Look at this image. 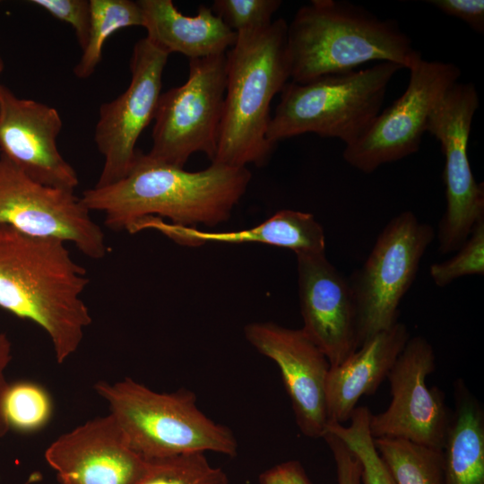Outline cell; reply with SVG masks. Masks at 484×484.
<instances>
[{"label": "cell", "instance_id": "cell-18", "mask_svg": "<svg viewBox=\"0 0 484 484\" xmlns=\"http://www.w3.org/2000/svg\"><path fill=\"white\" fill-rule=\"evenodd\" d=\"M152 229L174 242L198 246L208 242L260 243L290 249L298 254L324 253L325 236L322 225L309 212L294 210L277 212L265 221L241 230L208 231L168 222L157 216H147L131 224L130 234Z\"/></svg>", "mask_w": 484, "mask_h": 484}, {"label": "cell", "instance_id": "cell-4", "mask_svg": "<svg viewBox=\"0 0 484 484\" xmlns=\"http://www.w3.org/2000/svg\"><path fill=\"white\" fill-rule=\"evenodd\" d=\"M291 82L353 71L371 61L411 69L421 58L394 20H382L346 1L312 0L287 29Z\"/></svg>", "mask_w": 484, "mask_h": 484}, {"label": "cell", "instance_id": "cell-13", "mask_svg": "<svg viewBox=\"0 0 484 484\" xmlns=\"http://www.w3.org/2000/svg\"><path fill=\"white\" fill-rule=\"evenodd\" d=\"M435 352L422 336L410 337L387 379L391 402L385 411L369 418L374 438L401 437L443 448L451 413L445 394L429 388L427 377L435 370Z\"/></svg>", "mask_w": 484, "mask_h": 484}, {"label": "cell", "instance_id": "cell-3", "mask_svg": "<svg viewBox=\"0 0 484 484\" xmlns=\"http://www.w3.org/2000/svg\"><path fill=\"white\" fill-rule=\"evenodd\" d=\"M287 29L280 18L268 26L238 32L226 52V91L212 162L246 168L269 160L275 147L267 139L271 102L290 78Z\"/></svg>", "mask_w": 484, "mask_h": 484}, {"label": "cell", "instance_id": "cell-29", "mask_svg": "<svg viewBox=\"0 0 484 484\" xmlns=\"http://www.w3.org/2000/svg\"><path fill=\"white\" fill-rule=\"evenodd\" d=\"M31 4L73 29L82 50L89 36L91 4L88 0H32Z\"/></svg>", "mask_w": 484, "mask_h": 484}, {"label": "cell", "instance_id": "cell-1", "mask_svg": "<svg viewBox=\"0 0 484 484\" xmlns=\"http://www.w3.org/2000/svg\"><path fill=\"white\" fill-rule=\"evenodd\" d=\"M250 180L247 168L212 162L190 172L138 152L123 178L85 190L81 200L91 212H104L106 225L114 230H126L147 216L165 217L184 227H212L229 219Z\"/></svg>", "mask_w": 484, "mask_h": 484}, {"label": "cell", "instance_id": "cell-31", "mask_svg": "<svg viewBox=\"0 0 484 484\" xmlns=\"http://www.w3.org/2000/svg\"><path fill=\"white\" fill-rule=\"evenodd\" d=\"M428 3L443 13L461 19L478 33L484 32V1L431 0Z\"/></svg>", "mask_w": 484, "mask_h": 484}, {"label": "cell", "instance_id": "cell-30", "mask_svg": "<svg viewBox=\"0 0 484 484\" xmlns=\"http://www.w3.org/2000/svg\"><path fill=\"white\" fill-rule=\"evenodd\" d=\"M329 446L336 467L338 484H362L361 464L355 454L337 436L325 432L322 437Z\"/></svg>", "mask_w": 484, "mask_h": 484}, {"label": "cell", "instance_id": "cell-23", "mask_svg": "<svg viewBox=\"0 0 484 484\" xmlns=\"http://www.w3.org/2000/svg\"><path fill=\"white\" fill-rule=\"evenodd\" d=\"M91 21L88 40L73 73L80 79L90 77L102 56L106 40L117 30L143 27V15L138 1L90 0Z\"/></svg>", "mask_w": 484, "mask_h": 484}, {"label": "cell", "instance_id": "cell-22", "mask_svg": "<svg viewBox=\"0 0 484 484\" xmlns=\"http://www.w3.org/2000/svg\"><path fill=\"white\" fill-rule=\"evenodd\" d=\"M395 484H445L442 448L401 437L374 438Z\"/></svg>", "mask_w": 484, "mask_h": 484}, {"label": "cell", "instance_id": "cell-33", "mask_svg": "<svg viewBox=\"0 0 484 484\" xmlns=\"http://www.w3.org/2000/svg\"><path fill=\"white\" fill-rule=\"evenodd\" d=\"M12 358V343L7 335L0 331V437L4 436L9 430L3 413V400L9 385L5 370Z\"/></svg>", "mask_w": 484, "mask_h": 484}, {"label": "cell", "instance_id": "cell-8", "mask_svg": "<svg viewBox=\"0 0 484 484\" xmlns=\"http://www.w3.org/2000/svg\"><path fill=\"white\" fill-rule=\"evenodd\" d=\"M226 77V53L189 61L186 82L160 96L147 159L179 168L195 152L213 160Z\"/></svg>", "mask_w": 484, "mask_h": 484}, {"label": "cell", "instance_id": "cell-10", "mask_svg": "<svg viewBox=\"0 0 484 484\" xmlns=\"http://www.w3.org/2000/svg\"><path fill=\"white\" fill-rule=\"evenodd\" d=\"M409 71L403 94L378 114L357 142L345 146L343 159L354 169L371 173L416 152L430 114L461 76L460 68L452 63L423 58Z\"/></svg>", "mask_w": 484, "mask_h": 484}, {"label": "cell", "instance_id": "cell-14", "mask_svg": "<svg viewBox=\"0 0 484 484\" xmlns=\"http://www.w3.org/2000/svg\"><path fill=\"white\" fill-rule=\"evenodd\" d=\"M246 341L280 369L300 432L322 438L328 424L325 385L330 363L303 330L272 322L244 327Z\"/></svg>", "mask_w": 484, "mask_h": 484}, {"label": "cell", "instance_id": "cell-32", "mask_svg": "<svg viewBox=\"0 0 484 484\" xmlns=\"http://www.w3.org/2000/svg\"><path fill=\"white\" fill-rule=\"evenodd\" d=\"M259 484H312L298 461L290 460L276 464L259 476Z\"/></svg>", "mask_w": 484, "mask_h": 484}, {"label": "cell", "instance_id": "cell-2", "mask_svg": "<svg viewBox=\"0 0 484 484\" xmlns=\"http://www.w3.org/2000/svg\"><path fill=\"white\" fill-rule=\"evenodd\" d=\"M89 281L65 242L0 224V307L41 327L58 364L78 350L92 322L82 298Z\"/></svg>", "mask_w": 484, "mask_h": 484}, {"label": "cell", "instance_id": "cell-6", "mask_svg": "<svg viewBox=\"0 0 484 484\" xmlns=\"http://www.w3.org/2000/svg\"><path fill=\"white\" fill-rule=\"evenodd\" d=\"M402 67L380 62L359 71L328 74L307 83L287 82L271 117L272 144L307 133L357 142L380 113L387 86Z\"/></svg>", "mask_w": 484, "mask_h": 484}, {"label": "cell", "instance_id": "cell-9", "mask_svg": "<svg viewBox=\"0 0 484 484\" xmlns=\"http://www.w3.org/2000/svg\"><path fill=\"white\" fill-rule=\"evenodd\" d=\"M480 100L471 82L454 83L428 118L427 132L441 144L445 157L446 206L440 220L437 240L442 254L454 252L484 218V185L477 183L468 158V142Z\"/></svg>", "mask_w": 484, "mask_h": 484}, {"label": "cell", "instance_id": "cell-26", "mask_svg": "<svg viewBox=\"0 0 484 484\" xmlns=\"http://www.w3.org/2000/svg\"><path fill=\"white\" fill-rule=\"evenodd\" d=\"M137 484H229V480L222 468L199 453L149 461Z\"/></svg>", "mask_w": 484, "mask_h": 484}, {"label": "cell", "instance_id": "cell-24", "mask_svg": "<svg viewBox=\"0 0 484 484\" xmlns=\"http://www.w3.org/2000/svg\"><path fill=\"white\" fill-rule=\"evenodd\" d=\"M370 414L367 407H357L349 425L329 423L325 432L337 436L359 458L362 484H395L376 449L369 430Z\"/></svg>", "mask_w": 484, "mask_h": 484}, {"label": "cell", "instance_id": "cell-17", "mask_svg": "<svg viewBox=\"0 0 484 484\" xmlns=\"http://www.w3.org/2000/svg\"><path fill=\"white\" fill-rule=\"evenodd\" d=\"M296 257L301 329L325 355L330 367L338 366L358 349L350 285L325 253Z\"/></svg>", "mask_w": 484, "mask_h": 484}, {"label": "cell", "instance_id": "cell-25", "mask_svg": "<svg viewBox=\"0 0 484 484\" xmlns=\"http://www.w3.org/2000/svg\"><path fill=\"white\" fill-rule=\"evenodd\" d=\"M3 413L9 429L33 432L48 424L53 402L43 386L19 381L9 384L3 400Z\"/></svg>", "mask_w": 484, "mask_h": 484}, {"label": "cell", "instance_id": "cell-12", "mask_svg": "<svg viewBox=\"0 0 484 484\" xmlns=\"http://www.w3.org/2000/svg\"><path fill=\"white\" fill-rule=\"evenodd\" d=\"M169 56L146 37L134 44L127 89L99 108L94 142L104 163L96 187L120 180L134 166L136 143L154 118Z\"/></svg>", "mask_w": 484, "mask_h": 484}, {"label": "cell", "instance_id": "cell-34", "mask_svg": "<svg viewBox=\"0 0 484 484\" xmlns=\"http://www.w3.org/2000/svg\"><path fill=\"white\" fill-rule=\"evenodd\" d=\"M3 69H4V64H3L2 58L0 56V74H1V73L3 71ZM1 86H2V84H0V89H1Z\"/></svg>", "mask_w": 484, "mask_h": 484}, {"label": "cell", "instance_id": "cell-28", "mask_svg": "<svg viewBox=\"0 0 484 484\" xmlns=\"http://www.w3.org/2000/svg\"><path fill=\"white\" fill-rule=\"evenodd\" d=\"M281 5L280 0H215L211 8L238 33L268 26Z\"/></svg>", "mask_w": 484, "mask_h": 484}, {"label": "cell", "instance_id": "cell-15", "mask_svg": "<svg viewBox=\"0 0 484 484\" xmlns=\"http://www.w3.org/2000/svg\"><path fill=\"white\" fill-rule=\"evenodd\" d=\"M45 459L61 484H137L149 464L110 413L58 436Z\"/></svg>", "mask_w": 484, "mask_h": 484}, {"label": "cell", "instance_id": "cell-7", "mask_svg": "<svg viewBox=\"0 0 484 484\" xmlns=\"http://www.w3.org/2000/svg\"><path fill=\"white\" fill-rule=\"evenodd\" d=\"M434 238V229L411 211L400 212L380 232L364 264L349 281L358 349L398 322L400 303Z\"/></svg>", "mask_w": 484, "mask_h": 484}, {"label": "cell", "instance_id": "cell-20", "mask_svg": "<svg viewBox=\"0 0 484 484\" xmlns=\"http://www.w3.org/2000/svg\"><path fill=\"white\" fill-rule=\"evenodd\" d=\"M146 38L168 55L191 59L225 54L237 33L211 7L200 5L194 16L182 14L171 0H139Z\"/></svg>", "mask_w": 484, "mask_h": 484}, {"label": "cell", "instance_id": "cell-11", "mask_svg": "<svg viewBox=\"0 0 484 484\" xmlns=\"http://www.w3.org/2000/svg\"><path fill=\"white\" fill-rule=\"evenodd\" d=\"M90 212L73 191L39 184L0 154V224L71 242L86 256L101 259L108 247Z\"/></svg>", "mask_w": 484, "mask_h": 484}, {"label": "cell", "instance_id": "cell-16", "mask_svg": "<svg viewBox=\"0 0 484 484\" xmlns=\"http://www.w3.org/2000/svg\"><path fill=\"white\" fill-rule=\"evenodd\" d=\"M58 111L47 104L0 89V153L34 181L74 191L79 179L58 151Z\"/></svg>", "mask_w": 484, "mask_h": 484}, {"label": "cell", "instance_id": "cell-27", "mask_svg": "<svg viewBox=\"0 0 484 484\" xmlns=\"http://www.w3.org/2000/svg\"><path fill=\"white\" fill-rule=\"evenodd\" d=\"M456 251L453 257L430 266L429 273L436 286L445 287L466 275L484 274V218L477 221Z\"/></svg>", "mask_w": 484, "mask_h": 484}, {"label": "cell", "instance_id": "cell-21", "mask_svg": "<svg viewBox=\"0 0 484 484\" xmlns=\"http://www.w3.org/2000/svg\"><path fill=\"white\" fill-rule=\"evenodd\" d=\"M442 450L445 484H484V411L462 379Z\"/></svg>", "mask_w": 484, "mask_h": 484}, {"label": "cell", "instance_id": "cell-19", "mask_svg": "<svg viewBox=\"0 0 484 484\" xmlns=\"http://www.w3.org/2000/svg\"><path fill=\"white\" fill-rule=\"evenodd\" d=\"M410 337L406 325L397 322L365 341L342 363L330 367L325 385L328 424L350 420L359 400L373 394L387 377Z\"/></svg>", "mask_w": 484, "mask_h": 484}, {"label": "cell", "instance_id": "cell-5", "mask_svg": "<svg viewBox=\"0 0 484 484\" xmlns=\"http://www.w3.org/2000/svg\"><path fill=\"white\" fill-rule=\"evenodd\" d=\"M94 389L108 402L130 446L147 461L206 452L238 454L232 430L205 415L191 390L160 393L129 377L99 381Z\"/></svg>", "mask_w": 484, "mask_h": 484}]
</instances>
